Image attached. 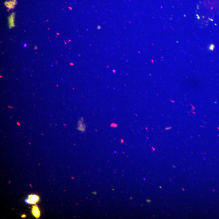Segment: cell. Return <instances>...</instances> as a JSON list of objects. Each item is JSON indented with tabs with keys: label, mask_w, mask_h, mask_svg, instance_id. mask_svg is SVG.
<instances>
[{
	"label": "cell",
	"mask_w": 219,
	"mask_h": 219,
	"mask_svg": "<svg viewBox=\"0 0 219 219\" xmlns=\"http://www.w3.org/2000/svg\"><path fill=\"white\" fill-rule=\"evenodd\" d=\"M40 200V197L38 195L30 194L28 196V198L25 199L26 203L29 205H36Z\"/></svg>",
	"instance_id": "6da1fadb"
},
{
	"label": "cell",
	"mask_w": 219,
	"mask_h": 219,
	"mask_svg": "<svg viewBox=\"0 0 219 219\" xmlns=\"http://www.w3.org/2000/svg\"><path fill=\"white\" fill-rule=\"evenodd\" d=\"M31 213L36 218L39 219L41 216V212L39 207L36 205L33 206Z\"/></svg>",
	"instance_id": "7a4b0ae2"
},
{
	"label": "cell",
	"mask_w": 219,
	"mask_h": 219,
	"mask_svg": "<svg viewBox=\"0 0 219 219\" xmlns=\"http://www.w3.org/2000/svg\"><path fill=\"white\" fill-rule=\"evenodd\" d=\"M27 217V215L25 214H23L22 215H21V217L22 218H25Z\"/></svg>",
	"instance_id": "3957f363"
}]
</instances>
